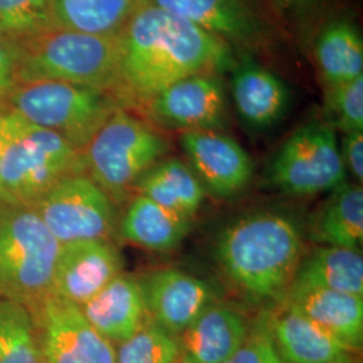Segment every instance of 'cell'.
<instances>
[{
    "mask_svg": "<svg viewBox=\"0 0 363 363\" xmlns=\"http://www.w3.org/2000/svg\"><path fill=\"white\" fill-rule=\"evenodd\" d=\"M235 60L220 39L145 1L118 34L112 96L121 108H142L183 78L232 70Z\"/></svg>",
    "mask_w": 363,
    "mask_h": 363,
    "instance_id": "6da1fadb",
    "label": "cell"
},
{
    "mask_svg": "<svg viewBox=\"0 0 363 363\" xmlns=\"http://www.w3.org/2000/svg\"><path fill=\"white\" fill-rule=\"evenodd\" d=\"M303 235L292 218L259 211L220 232L216 253L220 269L241 294L255 301H280L303 259Z\"/></svg>",
    "mask_w": 363,
    "mask_h": 363,
    "instance_id": "7a4b0ae2",
    "label": "cell"
},
{
    "mask_svg": "<svg viewBox=\"0 0 363 363\" xmlns=\"http://www.w3.org/2000/svg\"><path fill=\"white\" fill-rule=\"evenodd\" d=\"M18 43L19 84L54 81L112 94L118 64V35L103 37L52 28Z\"/></svg>",
    "mask_w": 363,
    "mask_h": 363,
    "instance_id": "3957f363",
    "label": "cell"
},
{
    "mask_svg": "<svg viewBox=\"0 0 363 363\" xmlns=\"http://www.w3.org/2000/svg\"><path fill=\"white\" fill-rule=\"evenodd\" d=\"M77 174H86L82 151L13 111L0 166V202L31 208L54 184Z\"/></svg>",
    "mask_w": 363,
    "mask_h": 363,
    "instance_id": "277c9868",
    "label": "cell"
},
{
    "mask_svg": "<svg viewBox=\"0 0 363 363\" xmlns=\"http://www.w3.org/2000/svg\"><path fill=\"white\" fill-rule=\"evenodd\" d=\"M60 247L33 208L0 202V298L31 308L49 296Z\"/></svg>",
    "mask_w": 363,
    "mask_h": 363,
    "instance_id": "5b68a950",
    "label": "cell"
},
{
    "mask_svg": "<svg viewBox=\"0 0 363 363\" xmlns=\"http://www.w3.org/2000/svg\"><path fill=\"white\" fill-rule=\"evenodd\" d=\"M169 150V140L159 130L120 106L82 154L91 181L118 205Z\"/></svg>",
    "mask_w": 363,
    "mask_h": 363,
    "instance_id": "8992f818",
    "label": "cell"
},
{
    "mask_svg": "<svg viewBox=\"0 0 363 363\" xmlns=\"http://www.w3.org/2000/svg\"><path fill=\"white\" fill-rule=\"evenodd\" d=\"M9 108L28 123L58 133L84 151L120 105L109 91L42 81L19 84L10 97Z\"/></svg>",
    "mask_w": 363,
    "mask_h": 363,
    "instance_id": "52a82bcc",
    "label": "cell"
},
{
    "mask_svg": "<svg viewBox=\"0 0 363 363\" xmlns=\"http://www.w3.org/2000/svg\"><path fill=\"white\" fill-rule=\"evenodd\" d=\"M267 174L269 184L284 194L333 191L346 178L337 132L320 121L300 127L273 156Z\"/></svg>",
    "mask_w": 363,
    "mask_h": 363,
    "instance_id": "ba28073f",
    "label": "cell"
},
{
    "mask_svg": "<svg viewBox=\"0 0 363 363\" xmlns=\"http://www.w3.org/2000/svg\"><path fill=\"white\" fill-rule=\"evenodd\" d=\"M31 208L61 244L111 241L118 228L116 205L88 174L66 177Z\"/></svg>",
    "mask_w": 363,
    "mask_h": 363,
    "instance_id": "9c48e42d",
    "label": "cell"
},
{
    "mask_svg": "<svg viewBox=\"0 0 363 363\" xmlns=\"http://www.w3.org/2000/svg\"><path fill=\"white\" fill-rule=\"evenodd\" d=\"M28 310L45 363H116V347L76 304L50 294Z\"/></svg>",
    "mask_w": 363,
    "mask_h": 363,
    "instance_id": "30bf717a",
    "label": "cell"
},
{
    "mask_svg": "<svg viewBox=\"0 0 363 363\" xmlns=\"http://www.w3.org/2000/svg\"><path fill=\"white\" fill-rule=\"evenodd\" d=\"M220 39L234 52L267 50L276 42L269 19L252 0H147Z\"/></svg>",
    "mask_w": 363,
    "mask_h": 363,
    "instance_id": "8fae6325",
    "label": "cell"
},
{
    "mask_svg": "<svg viewBox=\"0 0 363 363\" xmlns=\"http://www.w3.org/2000/svg\"><path fill=\"white\" fill-rule=\"evenodd\" d=\"M160 127L182 132L220 130L228 120L226 91L220 73H203L169 85L142 106Z\"/></svg>",
    "mask_w": 363,
    "mask_h": 363,
    "instance_id": "7c38bea8",
    "label": "cell"
},
{
    "mask_svg": "<svg viewBox=\"0 0 363 363\" xmlns=\"http://www.w3.org/2000/svg\"><path fill=\"white\" fill-rule=\"evenodd\" d=\"M181 145L205 190L218 198L240 194L252 179V157L229 135L220 130L182 132Z\"/></svg>",
    "mask_w": 363,
    "mask_h": 363,
    "instance_id": "4fadbf2b",
    "label": "cell"
},
{
    "mask_svg": "<svg viewBox=\"0 0 363 363\" xmlns=\"http://www.w3.org/2000/svg\"><path fill=\"white\" fill-rule=\"evenodd\" d=\"M121 272V255L111 241L86 240L61 244L52 294L81 307Z\"/></svg>",
    "mask_w": 363,
    "mask_h": 363,
    "instance_id": "5bb4252c",
    "label": "cell"
},
{
    "mask_svg": "<svg viewBox=\"0 0 363 363\" xmlns=\"http://www.w3.org/2000/svg\"><path fill=\"white\" fill-rule=\"evenodd\" d=\"M147 316L172 335H179L216 303L203 280L174 268L159 269L139 280Z\"/></svg>",
    "mask_w": 363,
    "mask_h": 363,
    "instance_id": "9a60e30c",
    "label": "cell"
},
{
    "mask_svg": "<svg viewBox=\"0 0 363 363\" xmlns=\"http://www.w3.org/2000/svg\"><path fill=\"white\" fill-rule=\"evenodd\" d=\"M264 316L276 350L286 363H352L357 351L284 301Z\"/></svg>",
    "mask_w": 363,
    "mask_h": 363,
    "instance_id": "2e32d148",
    "label": "cell"
},
{
    "mask_svg": "<svg viewBox=\"0 0 363 363\" xmlns=\"http://www.w3.org/2000/svg\"><path fill=\"white\" fill-rule=\"evenodd\" d=\"M230 91L237 115L253 130L276 125L291 103L286 81L247 54H241V58L235 60Z\"/></svg>",
    "mask_w": 363,
    "mask_h": 363,
    "instance_id": "e0dca14e",
    "label": "cell"
},
{
    "mask_svg": "<svg viewBox=\"0 0 363 363\" xmlns=\"http://www.w3.org/2000/svg\"><path fill=\"white\" fill-rule=\"evenodd\" d=\"M245 316L233 307L211 304L178 337L179 363H223L249 335Z\"/></svg>",
    "mask_w": 363,
    "mask_h": 363,
    "instance_id": "ac0fdd59",
    "label": "cell"
},
{
    "mask_svg": "<svg viewBox=\"0 0 363 363\" xmlns=\"http://www.w3.org/2000/svg\"><path fill=\"white\" fill-rule=\"evenodd\" d=\"M79 308L113 346L128 340L147 319L139 280L123 272Z\"/></svg>",
    "mask_w": 363,
    "mask_h": 363,
    "instance_id": "d6986e66",
    "label": "cell"
},
{
    "mask_svg": "<svg viewBox=\"0 0 363 363\" xmlns=\"http://www.w3.org/2000/svg\"><path fill=\"white\" fill-rule=\"evenodd\" d=\"M280 301L292 306L331 335L358 351L363 340V296L289 286Z\"/></svg>",
    "mask_w": 363,
    "mask_h": 363,
    "instance_id": "ffe728a7",
    "label": "cell"
},
{
    "mask_svg": "<svg viewBox=\"0 0 363 363\" xmlns=\"http://www.w3.org/2000/svg\"><path fill=\"white\" fill-rule=\"evenodd\" d=\"M133 191L189 220H193L206 196L194 171L178 157L159 160L138 179Z\"/></svg>",
    "mask_w": 363,
    "mask_h": 363,
    "instance_id": "44dd1931",
    "label": "cell"
},
{
    "mask_svg": "<svg viewBox=\"0 0 363 363\" xmlns=\"http://www.w3.org/2000/svg\"><path fill=\"white\" fill-rule=\"evenodd\" d=\"M313 55L325 88L363 76L362 34L347 18H334L319 26Z\"/></svg>",
    "mask_w": 363,
    "mask_h": 363,
    "instance_id": "7402d4cb",
    "label": "cell"
},
{
    "mask_svg": "<svg viewBox=\"0 0 363 363\" xmlns=\"http://www.w3.org/2000/svg\"><path fill=\"white\" fill-rule=\"evenodd\" d=\"M124 240L152 252H169L179 247L191 230V220L136 195L118 223Z\"/></svg>",
    "mask_w": 363,
    "mask_h": 363,
    "instance_id": "603a6c76",
    "label": "cell"
},
{
    "mask_svg": "<svg viewBox=\"0 0 363 363\" xmlns=\"http://www.w3.org/2000/svg\"><path fill=\"white\" fill-rule=\"evenodd\" d=\"M291 286L363 296L362 252L346 247H320L301 259Z\"/></svg>",
    "mask_w": 363,
    "mask_h": 363,
    "instance_id": "cb8c5ba5",
    "label": "cell"
},
{
    "mask_svg": "<svg viewBox=\"0 0 363 363\" xmlns=\"http://www.w3.org/2000/svg\"><path fill=\"white\" fill-rule=\"evenodd\" d=\"M147 0H52L54 28L116 37Z\"/></svg>",
    "mask_w": 363,
    "mask_h": 363,
    "instance_id": "d4e9b609",
    "label": "cell"
},
{
    "mask_svg": "<svg viewBox=\"0 0 363 363\" xmlns=\"http://www.w3.org/2000/svg\"><path fill=\"white\" fill-rule=\"evenodd\" d=\"M312 240L325 247L361 250L363 241L362 186L342 183L333 190L312 226Z\"/></svg>",
    "mask_w": 363,
    "mask_h": 363,
    "instance_id": "484cf974",
    "label": "cell"
},
{
    "mask_svg": "<svg viewBox=\"0 0 363 363\" xmlns=\"http://www.w3.org/2000/svg\"><path fill=\"white\" fill-rule=\"evenodd\" d=\"M0 363H45L31 312L4 298H0Z\"/></svg>",
    "mask_w": 363,
    "mask_h": 363,
    "instance_id": "4316f807",
    "label": "cell"
},
{
    "mask_svg": "<svg viewBox=\"0 0 363 363\" xmlns=\"http://www.w3.org/2000/svg\"><path fill=\"white\" fill-rule=\"evenodd\" d=\"M179 355L178 337L148 318L128 340L117 346L116 363H178Z\"/></svg>",
    "mask_w": 363,
    "mask_h": 363,
    "instance_id": "83f0119b",
    "label": "cell"
},
{
    "mask_svg": "<svg viewBox=\"0 0 363 363\" xmlns=\"http://www.w3.org/2000/svg\"><path fill=\"white\" fill-rule=\"evenodd\" d=\"M52 0H0V34L21 40L54 28Z\"/></svg>",
    "mask_w": 363,
    "mask_h": 363,
    "instance_id": "f1b7e54d",
    "label": "cell"
},
{
    "mask_svg": "<svg viewBox=\"0 0 363 363\" xmlns=\"http://www.w3.org/2000/svg\"><path fill=\"white\" fill-rule=\"evenodd\" d=\"M325 109L334 130H363V76L325 88Z\"/></svg>",
    "mask_w": 363,
    "mask_h": 363,
    "instance_id": "f546056e",
    "label": "cell"
},
{
    "mask_svg": "<svg viewBox=\"0 0 363 363\" xmlns=\"http://www.w3.org/2000/svg\"><path fill=\"white\" fill-rule=\"evenodd\" d=\"M281 23L292 31L307 33L313 27L320 26L337 0H264Z\"/></svg>",
    "mask_w": 363,
    "mask_h": 363,
    "instance_id": "4dcf8cb0",
    "label": "cell"
},
{
    "mask_svg": "<svg viewBox=\"0 0 363 363\" xmlns=\"http://www.w3.org/2000/svg\"><path fill=\"white\" fill-rule=\"evenodd\" d=\"M223 363H286L276 350L269 330L261 318L257 325L250 328L244 345Z\"/></svg>",
    "mask_w": 363,
    "mask_h": 363,
    "instance_id": "1f68e13d",
    "label": "cell"
},
{
    "mask_svg": "<svg viewBox=\"0 0 363 363\" xmlns=\"http://www.w3.org/2000/svg\"><path fill=\"white\" fill-rule=\"evenodd\" d=\"M19 43L0 34V111L10 109V97L19 85Z\"/></svg>",
    "mask_w": 363,
    "mask_h": 363,
    "instance_id": "d6a6232c",
    "label": "cell"
},
{
    "mask_svg": "<svg viewBox=\"0 0 363 363\" xmlns=\"http://www.w3.org/2000/svg\"><path fill=\"white\" fill-rule=\"evenodd\" d=\"M346 171L349 169L357 181L363 179V130L347 132L339 147Z\"/></svg>",
    "mask_w": 363,
    "mask_h": 363,
    "instance_id": "836d02e7",
    "label": "cell"
},
{
    "mask_svg": "<svg viewBox=\"0 0 363 363\" xmlns=\"http://www.w3.org/2000/svg\"><path fill=\"white\" fill-rule=\"evenodd\" d=\"M11 128H13V111L11 109L0 111V166H1V159H3L6 145L10 139Z\"/></svg>",
    "mask_w": 363,
    "mask_h": 363,
    "instance_id": "e575fe53",
    "label": "cell"
},
{
    "mask_svg": "<svg viewBox=\"0 0 363 363\" xmlns=\"http://www.w3.org/2000/svg\"><path fill=\"white\" fill-rule=\"evenodd\" d=\"M178 363H179V362H178Z\"/></svg>",
    "mask_w": 363,
    "mask_h": 363,
    "instance_id": "d590c367",
    "label": "cell"
}]
</instances>
